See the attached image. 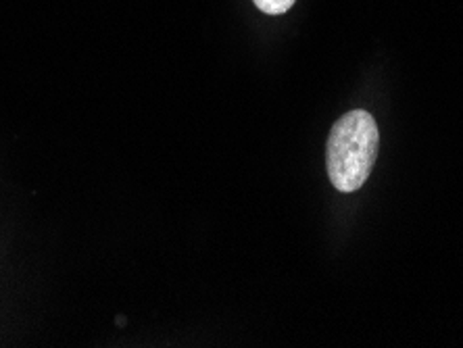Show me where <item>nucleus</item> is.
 I'll return each instance as SVG.
<instances>
[{"mask_svg": "<svg viewBox=\"0 0 463 348\" xmlns=\"http://www.w3.org/2000/svg\"><path fill=\"white\" fill-rule=\"evenodd\" d=\"M380 132L367 111H349L332 127L326 150V165L332 186L340 193H355L370 177L378 159Z\"/></svg>", "mask_w": 463, "mask_h": 348, "instance_id": "f257e3e1", "label": "nucleus"}, {"mask_svg": "<svg viewBox=\"0 0 463 348\" xmlns=\"http://www.w3.org/2000/svg\"><path fill=\"white\" fill-rule=\"evenodd\" d=\"M295 3L297 0H255L259 9L268 13V15H282V13L288 11Z\"/></svg>", "mask_w": 463, "mask_h": 348, "instance_id": "f03ea898", "label": "nucleus"}]
</instances>
